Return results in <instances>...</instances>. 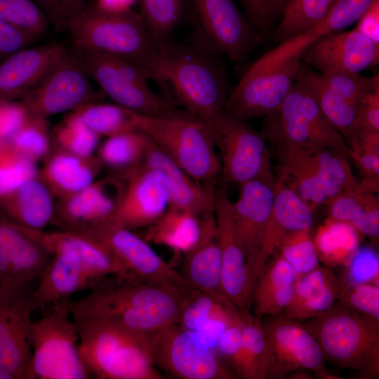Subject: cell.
<instances>
[{"label": "cell", "mask_w": 379, "mask_h": 379, "mask_svg": "<svg viewBox=\"0 0 379 379\" xmlns=\"http://www.w3.org/2000/svg\"><path fill=\"white\" fill-rule=\"evenodd\" d=\"M58 44L25 48L0 64V99L15 100L35 87L67 52Z\"/></svg>", "instance_id": "26"}, {"label": "cell", "mask_w": 379, "mask_h": 379, "mask_svg": "<svg viewBox=\"0 0 379 379\" xmlns=\"http://www.w3.org/2000/svg\"><path fill=\"white\" fill-rule=\"evenodd\" d=\"M274 143L335 149L347 155L344 137L325 117L311 94L298 81L280 107L267 117L265 133Z\"/></svg>", "instance_id": "13"}, {"label": "cell", "mask_w": 379, "mask_h": 379, "mask_svg": "<svg viewBox=\"0 0 379 379\" xmlns=\"http://www.w3.org/2000/svg\"><path fill=\"white\" fill-rule=\"evenodd\" d=\"M23 228L52 254L62 250L77 253L95 285L109 275L128 273L104 245L82 232L63 230L48 232Z\"/></svg>", "instance_id": "30"}, {"label": "cell", "mask_w": 379, "mask_h": 379, "mask_svg": "<svg viewBox=\"0 0 379 379\" xmlns=\"http://www.w3.org/2000/svg\"><path fill=\"white\" fill-rule=\"evenodd\" d=\"M0 379H13L11 375L0 370Z\"/></svg>", "instance_id": "63"}, {"label": "cell", "mask_w": 379, "mask_h": 379, "mask_svg": "<svg viewBox=\"0 0 379 379\" xmlns=\"http://www.w3.org/2000/svg\"><path fill=\"white\" fill-rule=\"evenodd\" d=\"M248 21L258 31L266 30L277 15L276 0H240Z\"/></svg>", "instance_id": "57"}, {"label": "cell", "mask_w": 379, "mask_h": 379, "mask_svg": "<svg viewBox=\"0 0 379 379\" xmlns=\"http://www.w3.org/2000/svg\"><path fill=\"white\" fill-rule=\"evenodd\" d=\"M328 206L331 218L347 222L372 239L378 238V197L361 182L340 194Z\"/></svg>", "instance_id": "38"}, {"label": "cell", "mask_w": 379, "mask_h": 379, "mask_svg": "<svg viewBox=\"0 0 379 379\" xmlns=\"http://www.w3.org/2000/svg\"><path fill=\"white\" fill-rule=\"evenodd\" d=\"M277 253L298 275L307 273L320 265L310 230H298L287 234Z\"/></svg>", "instance_id": "47"}, {"label": "cell", "mask_w": 379, "mask_h": 379, "mask_svg": "<svg viewBox=\"0 0 379 379\" xmlns=\"http://www.w3.org/2000/svg\"><path fill=\"white\" fill-rule=\"evenodd\" d=\"M74 321L79 330V353L91 376L164 378L154 363L149 335L103 320Z\"/></svg>", "instance_id": "4"}, {"label": "cell", "mask_w": 379, "mask_h": 379, "mask_svg": "<svg viewBox=\"0 0 379 379\" xmlns=\"http://www.w3.org/2000/svg\"><path fill=\"white\" fill-rule=\"evenodd\" d=\"M35 39L29 33L0 20V58L27 48Z\"/></svg>", "instance_id": "56"}, {"label": "cell", "mask_w": 379, "mask_h": 379, "mask_svg": "<svg viewBox=\"0 0 379 379\" xmlns=\"http://www.w3.org/2000/svg\"><path fill=\"white\" fill-rule=\"evenodd\" d=\"M365 131H379V86L362 99L356 133Z\"/></svg>", "instance_id": "58"}, {"label": "cell", "mask_w": 379, "mask_h": 379, "mask_svg": "<svg viewBox=\"0 0 379 379\" xmlns=\"http://www.w3.org/2000/svg\"><path fill=\"white\" fill-rule=\"evenodd\" d=\"M350 285L374 283L378 280V256L368 247L359 248L346 264Z\"/></svg>", "instance_id": "53"}, {"label": "cell", "mask_w": 379, "mask_h": 379, "mask_svg": "<svg viewBox=\"0 0 379 379\" xmlns=\"http://www.w3.org/2000/svg\"><path fill=\"white\" fill-rule=\"evenodd\" d=\"M203 218L182 209L168 207L149 225L144 239L166 246L176 255L185 254L199 242L202 234Z\"/></svg>", "instance_id": "36"}, {"label": "cell", "mask_w": 379, "mask_h": 379, "mask_svg": "<svg viewBox=\"0 0 379 379\" xmlns=\"http://www.w3.org/2000/svg\"><path fill=\"white\" fill-rule=\"evenodd\" d=\"M314 220V210L291 189L274 179L272 211L250 274L252 291L258 276L277 253L284 237L294 231L311 230Z\"/></svg>", "instance_id": "23"}, {"label": "cell", "mask_w": 379, "mask_h": 379, "mask_svg": "<svg viewBox=\"0 0 379 379\" xmlns=\"http://www.w3.org/2000/svg\"><path fill=\"white\" fill-rule=\"evenodd\" d=\"M36 163L20 153L9 140L0 142V197L39 175Z\"/></svg>", "instance_id": "46"}, {"label": "cell", "mask_w": 379, "mask_h": 379, "mask_svg": "<svg viewBox=\"0 0 379 379\" xmlns=\"http://www.w3.org/2000/svg\"><path fill=\"white\" fill-rule=\"evenodd\" d=\"M320 74L324 82L333 91L360 106L364 96L379 86L378 74L365 77L359 73L346 72Z\"/></svg>", "instance_id": "50"}, {"label": "cell", "mask_w": 379, "mask_h": 379, "mask_svg": "<svg viewBox=\"0 0 379 379\" xmlns=\"http://www.w3.org/2000/svg\"><path fill=\"white\" fill-rule=\"evenodd\" d=\"M143 163L165 174L168 187V207L187 211L201 218L215 214V185L204 184L192 178L168 159L149 138Z\"/></svg>", "instance_id": "28"}, {"label": "cell", "mask_w": 379, "mask_h": 379, "mask_svg": "<svg viewBox=\"0 0 379 379\" xmlns=\"http://www.w3.org/2000/svg\"><path fill=\"white\" fill-rule=\"evenodd\" d=\"M124 186L121 176L95 180L76 194L59 200L51 222L60 230L80 232L108 220L121 198Z\"/></svg>", "instance_id": "22"}, {"label": "cell", "mask_w": 379, "mask_h": 379, "mask_svg": "<svg viewBox=\"0 0 379 379\" xmlns=\"http://www.w3.org/2000/svg\"><path fill=\"white\" fill-rule=\"evenodd\" d=\"M27 114L20 101L4 100L0 104V142L10 140Z\"/></svg>", "instance_id": "55"}, {"label": "cell", "mask_w": 379, "mask_h": 379, "mask_svg": "<svg viewBox=\"0 0 379 379\" xmlns=\"http://www.w3.org/2000/svg\"><path fill=\"white\" fill-rule=\"evenodd\" d=\"M0 20L36 38L46 31L49 22L32 0H0Z\"/></svg>", "instance_id": "48"}, {"label": "cell", "mask_w": 379, "mask_h": 379, "mask_svg": "<svg viewBox=\"0 0 379 379\" xmlns=\"http://www.w3.org/2000/svg\"><path fill=\"white\" fill-rule=\"evenodd\" d=\"M138 12L154 46L171 39L192 13L190 0H138Z\"/></svg>", "instance_id": "39"}, {"label": "cell", "mask_w": 379, "mask_h": 379, "mask_svg": "<svg viewBox=\"0 0 379 379\" xmlns=\"http://www.w3.org/2000/svg\"><path fill=\"white\" fill-rule=\"evenodd\" d=\"M31 282H0V370L13 379H28L32 312Z\"/></svg>", "instance_id": "15"}, {"label": "cell", "mask_w": 379, "mask_h": 379, "mask_svg": "<svg viewBox=\"0 0 379 379\" xmlns=\"http://www.w3.org/2000/svg\"></svg>", "instance_id": "64"}, {"label": "cell", "mask_w": 379, "mask_h": 379, "mask_svg": "<svg viewBox=\"0 0 379 379\" xmlns=\"http://www.w3.org/2000/svg\"><path fill=\"white\" fill-rule=\"evenodd\" d=\"M189 287L218 299L222 289V258L214 215L203 218L197 244L184 255L179 272Z\"/></svg>", "instance_id": "29"}, {"label": "cell", "mask_w": 379, "mask_h": 379, "mask_svg": "<svg viewBox=\"0 0 379 379\" xmlns=\"http://www.w3.org/2000/svg\"><path fill=\"white\" fill-rule=\"evenodd\" d=\"M333 0H288L275 34L274 41H283L314 29L324 18Z\"/></svg>", "instance_id": "43"}, {"label": "cell", "mask_w": 379, "mask_h": 379, "mask_svg": "<svg viewBox=\"0 0 379 379\" xmlns=\"http://www.w3.org/2000/svg\"><path fill=\"white\" fill-rule=\"evenodd\" d=\"M125 186L109 220L131 230L148 227L169 206L164 172L145 163L122 173Z\"/></svg>", "instance_id": "19"}, {"label": "cell", "mask_w": 379, "mask_h": 379, "mask_svg": "<svg viewBox=\"0 0 379 379\" xmlns=\"http://www.w3.org/2000/svg\"><path fill=\"white\" fill-rule=\"evenodd\" d=\"M138 0H96L95 5L104 11L123 13L132 9Z\"/></svg>", "instance_id": "61"}, {"label": "cell", "mask_w": 379, "mask_h": 379, "mask_svg": "<svg viewBox=\"0 0 379 379\" xmlns=\"http://www.w3.org/2000/svg\"><path fill=\"white\" fill-rule=\"evenodd\" d=\"M192 13L208 44L234 62H242L262 41L232 0H190Z\"/></svg>", "instance_id": "18"}, {"label": "cell", "mask_w": 379, "mask_h": 379, "mask_svg": "<svg viewBox=\"0 0 379 379\" xmlns=\"http://www.w3.org/2000/svg\"><path fill=\"white\" fill-rule=\"evenodd\" d=\"M100 136H112L138 130L140 113L117 104L92 102L76 110Z\"/></svg>", "instance_id": "42"}, {"label": "cell", "mask_w": 379, "mask_h": 379, "mask_svg": "<svg viewBox=\"0 0 379 379\" xmlns=\"http://www.w3.org/2000/svg\"><path fill=\"white\" fill-rule=\"evenodd\" d=\"M240 185L237 201H232V213L246 257L250 277L272 211L274 180H255Z\"/></svg>", "instance_id": "25"}, {"label": "cell", "mask_w": 379, "mask_h": 379, "mask_svg": "<svg viewBox=\"0 0 379 379\" xmlns=\"http://www.w3.org/2000/svg\"><path fill=\"white\" fill-rule=\"evenodd\" d=\"M53 254L0 213V282H32Z\"/></svg>", "instance_id": "24"}, {"label": "cell", "mask_w": 379, "mask_h": 379, "mask_svg": "<svg viewBox=\"0 0 379 379\" xmlns=\"http://www.w3.org/2000/svg\"><path fill=\"white\" fill-rule=\"evenodd\" d=\"M46 158L39 177L59 200L91 185L103 167L98 156L81 157L58 149Z\"/></svg>", "instance_id": "34"}, {"label": "cell", "mask_w": 379, "mask_h": 379, "mask_svg": "<svg viewBox=\"0 0 379 379\" xmlns=\"http://www.w3.org/2000/svg\"><path fill=\"white\" fill-rule=\"evenodd\" d=\"M51 136L57 149L81 157L93 156L101 137L77 111L71 112L60 121Z\"/></svg>", "instance_id": "44"}, {"label": "cell", "mask_w": 379, "mask_h": 379, "mask_svg": "<svg viewBox=\"0 0 379 379\" xmlns=\"http://www.w3.org/2000/svg\"><path fill=\"white\" fill-rule=\"evenodd\" d=\"M304 326L318 342L324 359L365 376H378L379 321L338 302Z\"/></svg>", "instance_id": "6"}, {"label": "cell", "mask_w": 379, "mask_h": 379, "mask_svg": "<svg viewBox=\"0 0 379 379\" xmlns=\"http://www.w3.org/2000/svg\"><path fill=\"white\" fill-rule=\"evenodd\" d=\"M74 48L133 60L143 66L154 45L139 13H109L88 4L67 27Z\"/></svg>", "instance_id": "10"}, {"label": "cell", "mask_w": 379, "mask_h": 379, "mask_svg": "<svg viewBox=\"0 0 379 379\" xmlns=\"http://www.w3.org/2000/svg\"><path fill=\"white\" fill-rule=\"evenodd\" d=\"M215 219L222 258V292L243 314L251 307L249 267L225 188L215 189Z\"/></svg>", "instance_id": "20"}, {"label": "cell", "mask_w": 379, "mask_h": 379, "mask_svg": "<svg viewBox=\"0 0 379 379\" xmlns=\"http://www.w3.org/2000/svg\"><path fill=\"white\" fill-rule=\"evenodd\" d=\"M242 340L254 379H265L266 343L260 317L250 312L241 314Z\"/></svg>", "instance_id": "49"}, {"label": "cell", "mask_w": 379, "mask_h": 379, "mask_svg": "<svg viewBox=\"0 0 379 379\" xmlns=\"http://www.w3.org/2000/svg\"><path fill=\"white\" fill-rule=\"evenodd\" d=\"M374 0H333L318 27L324 34L340 32L357 22Z\"/></svg>", "instance_id": "51"}, {"label": "cell", "mask_w": 379, "mask_h": 379, "mask_svg": "<svg viewBox=\"0 0 379 379\" xmlns=\"http://www.w3.org/2000/svg\"><path fill=\"white\" fill-rule=\"evenodd\" d=\"M287 1L288 0H276L275 8L277 14L279 13H281Z\"/></svg>", "instance_id": "62"}, {"label": "cell", "mask_w": 379, "mask_h": 379, "mask_svg": "<svg viewBox=\"0 0 379 379\" xmlns=\"http://www.w3.org/2000/svg\"><path fill=\"white\" fill-rule=\"evenodd\" d=\"M189 288L118 273L99 281L87 295L69 300L68 306L74 321L103 320L149 335L176 322Z\"/></svg>", "instance_id": "1"}, {"label": "cell", "mask_w": 379, "mask_h": 379, "mask_svg": "<svg viewBox=\"0 0 379 379\" xmlns=\"http://www.w3.org/2000/svg\"><path fill=\"white\" fill-rule=\"evenodd\" d=\"M99 96L91 78L72 51L57 62L41 81L20 99L29 114L46 119L76 111Z\"/></svg>", "instance_id": "16"}, {"label": "cell", "mask_w": 379, "mask_h": 379, "mask_svg": "<svg viewBox=\"0 0 379 379\" xmlns=\"http://www.w3.org/2000/svg\"><path fill=\"white\" fill-rule=\"evenodd\" d=\"M298 274L278 253L258 276L251 298L254 315L277 316L288 305Z\"/></svg>", "instance_id": "35"}, {"label": "cell", "mask_w": 379, "mask_h": 379, "mask_svg": "<svg viewBox=\"0 0 379 379\" xmlns=\"http://www.w3.org/2000/svg\"><path fill=\"white\" fill-rule=\"evenodd\" d=\"M143 66L208 127L224 109L228 96L225 71L207 51L169 39L154 48Z\"/></svg>", "instance_id": "2"}, {"label": "cell", "mask_w": 379, "mask_h": 379, "mask_svg": "<svg viewBox=\"0 0 379 379\" xmlns=\"http://www.w3.org/2000/svg\"><path fill=\"white\" fill-rule=\"evenodd\" d=\"M54 208L53 194L39 175L0 197V213L32 230H44L52 222Z\"/></svg>", "instance_id": "33"}, {"label": "cell", "mask_w": 379, "mask_h": 379, "mask_svg": "<svg viewBox=\"0 0 379 379\" xmlns=\"http://www.w3.org/2000/svg\"><path fill=\"white\" fill-rule=\"evenodd\" d=\"M379 44L357 29L323 34L305 50L302 62L320 73H359L378 62Z\"/></svg>", "instance_id": "21"}, {"label": "cell", "mask_w": 379, "mask_h": 379, "mask_svg": "<svg viewBox=\"0 0 379 379\" xmlns=\"http://www.w3.org/2000/svg\"><path fill=\"white\" fill-rule=\"evenodd\" d=\"M341 287L333 272L321 265L307 273L298 274L292 298L283 315L298 321L317 317L335 304Z\"/></svg>", "instance_id": "31"}, {"label": "cell", "mask_w": 379, "mask_h": 379, "mask_svg": "<svg viewBox=\"0 0 379 379\" xmlns=\"http://www.w3.org/2000/svg\"><path fill=\"white\" fill-rule=\"evenodd\" d=\"M241 314L228 299H218L189 288L175 323L200 333L215 347L224 329L240 321Z\"/></svg>", "instance_id": "32"}, {"label": "cell", "mask_w": 379, "mask_h": 379, "mask_svg": "<svg viewBox=\"0 0 379 379\" xmlns=\"http://www.w3.org/2000/svg\"><path fill=\"white\" fill-rule=\"evenodd\" d=\"M297 81L314 98L333 126L349 141L356 135L361 106L335 92L324 82L321 74L302 65Z\"/></svg>", "instance_id": "37"}, {"label": "cell", "mask_w": 379, "mask_h": 379, "mask_svg": "<svg viewBox=\"0 0 379 379\" xmlns=\"http://www.w3.org/2000/svg\"><path fill=\"white\" fill-rule=\"evenodd\" d=\"M80 232L104 245L128 273L149 282L188 286L180 273L131 230L108 219Z\"/></svg>", "instance_id": "17"}, {"label": "cell", "mask_w": 379, "mask_h": 379, "mask_svg": "<svg viewBox=\"0 0 379 379\" xmlns=\"http://www.w3.org/2000/svg\"><path fill=\"white\" fill-rule=\"evenodd\" d=\"M48 20L59 27H67L85 9V0H32Z\"/></svg>", "instance_id": "54"}, {"label": "cell", "mask_w": 379, "mask_h": 379, "mask_svg": "<svg viewBox=\"0 0 379 379\" xmlns=\"http://www.w3.org/2000/svg\"><path fill=\"white\" fill-rule=\"evenodd\" d=\"M276 180L295 192L314 211L359 183L348 157L335 149L276 142Z\"/></svg>", "instance_id": "5"}, {"label": "cell", "mask_w": 379, "mask_h": 379, "mask_svg": "<svg viewBox=\"0 0 379 379\" xmlns=\"http://www.w3.org/2000/svg\"><path fill=\"white\" fill-rule=\"evenodd\" d=\"M226 182L274 180L265 138L225 108L208 126Z\"/></svg>", "instance_id": "12"}, {"label": "cell", "mask_w": 379, "mask_h": 379, "mask_svg": "<svg viewBox=\"0 0 379 379\" xmlns=\"http://www.w3.org/2000/svg\"><path fill=\"white\" fill-rule=\"evenodd\" d=\"M68 300L32 321V358L28 379H86L91 375L78 350V326L70 320Z\"/></svg>", "instance_id": "9"}, {"label": "cell", "mask_w": 379, "mask_h": 379, "mask_svg": "<svg viewBox=\"0 0 379 379\" xmlns=\"http://www.w3.org/2000/svg\"><path fill=\"white\" fill-rule=\"evenodd\" d=\"M9 141L20 153L35 163L48 157L51 136L47 119L28 113Z\"/></svg>", "instance_id": "45"}, {"label": "cell", "mask_w": 379, "mask_h": 379, "mask_svg": "<svg viewBox=\"0 0 379 379\" xmlns=\"http://www.w3.org/2000/svg\"><path fill=\"white\" fill-rule=\"evenodd\" d=\"M148 142L140 131L109 136L100 147L98 157L103 166L124 173L143 163Z\"/></svg>", "instance_id": "41"}, {"label": "cell", "mask_w": 379, "mask_h": 379, "mask_svg": "<svg viewBox=\"0 0 379 379\" xmlns=\"http://www.w3.org/2000/svg\"><path fill=\"white\" fill-rule=\"evenodd\" d=\"M266 343L265 378L283 379L299 370L321 378H337L324 366V357L312 334L298 321L282 315L262 321Z\"/></svg>", "instance_id": "14"}, {"label": "cell", "mask_w": 379, "mask_h": 379, "mask_svg": "<svg viewBox=\"0 0 379 379\" xmlns=\"http://www.w3.org/2000/svg\"><path fill=\"white\" fill-rule=\"evenodd\" d=\"M313 240L319 260L330 265H346L359 246V232L331 218L319 227Z\"/></svg>", "instance_id": "40"}, {"label": "cell", "mask_w": 379, "mask_h": 379, "mask_svg": "<svg viewBox=\"0 0 379 379\" xmlns=\"http://www.w3.org/2000/svg\"><path fill=\"white\" fill-rule=\"evenodd\" d=\"M347 157L354 161L364 175L365 180H379V156L362 153L349 147Z\"/></svg>", "instance_id": "60"}, {"label": "cell", "mask_w": 379, "mask_h": 379, "mask_svg": "<svg viewBox=\"0 0 379 379\" xmlns=\"http://www.w3.org/2000/svg\"><path fill=\"white\" fill-rule=\"evenodd\" d=\"M138 130L192 178L215 185L220 163L211 131L204 121L186 111L163 116L140 114Z\"/></svg>", "instance_id": "7"}, {"label": "cell", "mask_w": 379, "mask_h": 379, "mask_svg": "<svg viewBox=\"0 0 379 379\" xmlns=\"http://www.w3.org/2000/svg\"><path fill=\"white\" fill-rule=\"evenodd\" d=\"M91 79L115 104L145 115L163 116L183 112L149 86L154 74L130 59L98 51L74 48L72 51Z\"/></svg>", "instance_id": "8"}, {"label": "cell", "mask_w": 379, "mask_h": 379, "mask_svg": "<svg viewBox=\"0 0 379 379\" xmlns=\"http://www.w3.org/2000/svg\"><path fill=\"white\" fill-rule=\"evenodd\" d=\"M155 366L180 379L236 378L215 346L199 333L169 324L149 335Z\"/></svg>", "instance_id": "11"}, {"label": "cell", "mask_w": 379, "mask_h": 379, "mask_svg": "<svg viewBox=\"0 0 379 379\" xmlns=\"http://www.w3.org/2000/svg\"><path fill=\"white\" fill-rule=\"evenodd\" d=\"M357 22L355 29L379 44V0H374Z\"/></svg>", "instance_id": "59"}, {"label": "cell", "mask_w": 379, "mask_h": 379, "mask_svg": "<svg viewBox=\"0 0 379 379\" xmlns=\"http://www.w3.org/2000/svg\"><path fill=\"white\" fill-rule=\"evenodd\" d=\"M340 303L379 321V287L374 283H364L341 287Z\"/></svg>", "instance_id": "52"}, {"label": "cell", "mask_w": 379, "mask_h": 379, "mask_svg": "<svg viewBox=\"0 0 379 379\" xmlns=\"http://www.w3.org/2000/svg\"><path fill=\"white\" fill-rule=\"evenodd\" d=\"M39 278L33 296L36 309L43 312L72 295L95 286L81 259L68 250L54 252Z\"/></svg>", "instance_id": "27"}, {"label": "cell", "mask_w": 379, "mask_h": 379, "mask_svg": "<svg viewBox=\"0 0 379 379\" xmlns=\"http://www.w3.org/2000/svg\"><path fill=\"white\" fill-rule=\"evenodd\" d=\"M323 34L317 27L278 43L247 69L224 108L244 121L274 113L296 83L305 50Z\"/></svg>", "instance_id": "3"}]
</instances>
